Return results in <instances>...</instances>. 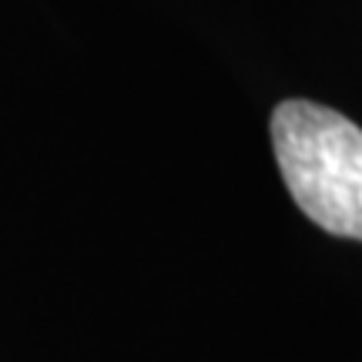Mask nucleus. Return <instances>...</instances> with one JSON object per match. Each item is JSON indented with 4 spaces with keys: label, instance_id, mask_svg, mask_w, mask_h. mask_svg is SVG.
Here are the masks:
<instances>
[{
    "label": "nucleus",
    "instance_id": "nucleus-1",
    "mask_svg": "<svg viewBox=\"0 0 362 362\" xmlns=\"http://www.w3.org/2000/svg\"><path fill=\"white\" fill-rule=\"evenodd\" d=\"M272 144L288 194L319 228L362 242V128L315 101H285Z\"/></svg>",
    "mask_w": 362,
    "mask_h": 362
}]
</instances>
